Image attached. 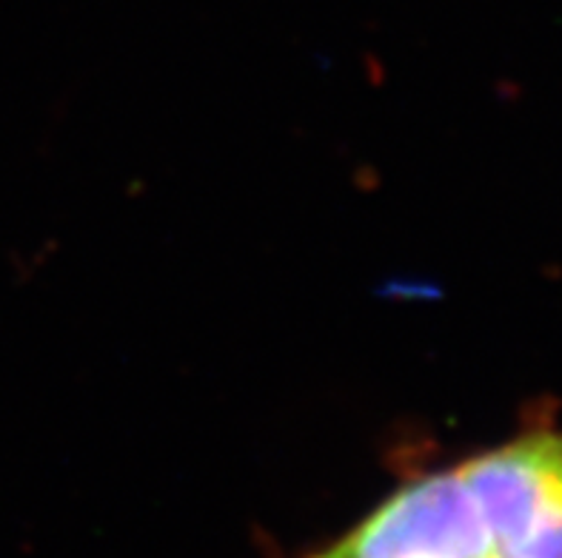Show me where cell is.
Returning a JSON list of instances; mask_svg holds the SVG:
<instances>
[{
	"instance_id": "1",
	"label": "cell",
	"mask_w": 562,
	"mask_h": 558,
	"mask_svg": "<svg viewBox=\"0 0 562 558\" xmlns=\"http://www.w3.org/2000/svg\"><path fill=\"white\" fill-rule=\"evenodd\" d=\"M312 558H562V431L412 481Z\"/></svg>"
}]
</instances>
